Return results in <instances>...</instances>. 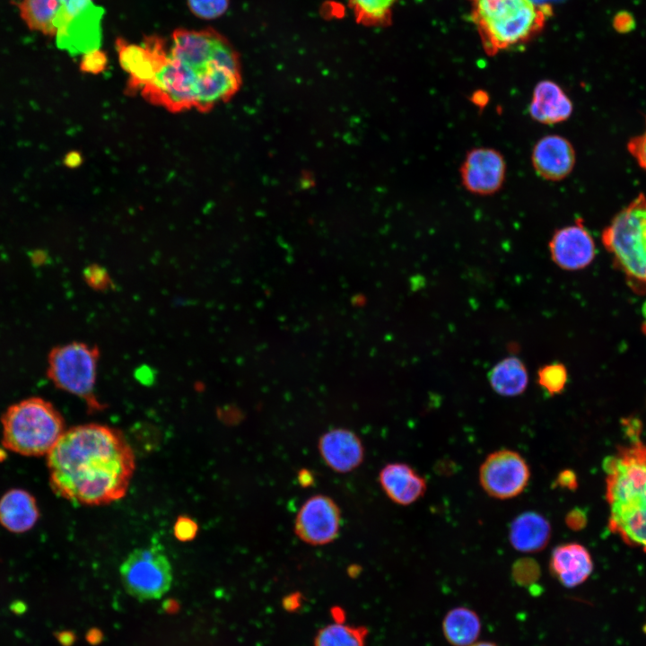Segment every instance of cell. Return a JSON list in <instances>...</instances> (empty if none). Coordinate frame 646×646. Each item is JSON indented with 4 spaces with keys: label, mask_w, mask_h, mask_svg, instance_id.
<instances>
[{
    "label": "cell",
    "mask_w": 646,
    "mask_h": 646,
    "mask_svg": "<svg viewBox=\"0 0 646 646\" xmlns=\"http://www.w3.org/2000/svg\"><path fill=\"white\" fill-rule=\"evenodd\" d=\"M52 490L70 502L103 505L127 493L135 463L119 431L90 423L64 432L47 454Z\"/></svg>",
    "instance_id": "cell-1"
},
{
    "label": "cell",
    "mask_w": 646,
    "mask_h": 646,
    "mask_svg": "<svg viewBox=\"0 0 646 646\" xmlns=\"http://www.w3.org/2000/svg\"><path fill=\"white\" fill-rule=\"evenodd\" d=\"M641 445L634 443L617 456L606 458L603 469L607 474L610 529L628 545L646 551V462Z\"/></svg>",
    "instance_id": "cell-2"
},
{
    "label": "cell",
    "mask_w": 646,
    "mask_h": 646,
    "mask_svg": "<svg viewBox=\"0 0 646 646\" xmlns=\"http://www.w3.org/2000/svg\"><path fill=\"white\" fill-rule=\"evenodd\" d=\"M470 17L488 56L525 44L537 36L552 6L537 0H467Z\"/></svg>",
    "instance_id": "cell-3"
},
{
    "label": "cell",
    "mask_w": 646,
    "mask_h": 646,
    "mask_svg": "<svg viewBox=\"0 0 646 646\" xmlns=\"http://www.w3.org/2000/svg\"><path fill=\"white\" fill-rule=\"evenodd\" d=\"M601 240L629 288L646 294V196L640 193L603 230Z\"/></svg>",
    "instance_id": "cell-4"
},
{
    "label": "cell",
    "mask_w": 646,
    "mask_h": 646,
    "mask_svg": "<svg viewBox=\"0 0 646 646\" xmlns=\"http://www.w3.org/2000/svg\"><path fill=\"white\" fill-rule=\"evenodd\" d=\"M1 422L4 446L24 456L48 454L65 432L62 415L41 397L12 405Z\"/></svg>",
    "instance_id": "cell-5"
},
{
    "label": "cell",
    "mask_w": 646,
    "mask_h": 646,
    "mask_svg": "<svg viewBox=\"0 0 646 646\" xmlns=\"http://www.w3.org/2000/svg\"><path fill=\"white\" fill-rule=\"evenodd\" d=\"M98 351L86 344L71 343L57 346L48 356V375L59 388L78 396L94 408H100L94 397Z\"/></svg>",
    "instance_id": "cell-6"
},
{
    "label": "cell",
    "mask_w": 646,
    "mask_h": 646,
    "mask_svg": "<svg viewBox=\"0 0 646 646\" xmlns=\"http://www.w3.org/2000/svg\"><path fill=\"white\" fill-rule=\"evenodd\" d=\"M126 591L140 600L162 598L172 582L169 558L157 545L133 550L119 568Z\"/></svg>",
    "instance_id": "cell-7"
},
{
    "label": "cell",
    "mask_w": 646,
    "mask_h": 646,
    "mask_svg": "<svg viewBox=\"0 0 646 646\" xmlns=\"http://www.w3.org/2000/svg\"><path fill=\"white\" fill-rule=\"evenodd\" d=\"M196 85V72L169 52L165 64L141 92L150 102L179 112L195 108Z\"/></svg>",
    "instance_id": "cell-8"
},
{
    "label": "cell",
    "mask_w": 646,
    "mask_h": 646,
    "mask_svg": "<svg viewBox=\"0 0 646 646\" xmlns=\"http://www.w3.org/2000/svg\"><path fill=\"white\" fill-rule=\"evenodd\" d=\"M530 478L529 467L517 451L502 449L492 452L482 463L479 481L490 496L506 500L520 494Z\"/></svg>",
    "instance_id": "cell-9"
},
{
    "label": "cell",
    "mask_w": 646,
    "mask_h": 646,
    "mask_svg": "<svg viewBox=\"0 0 646 646\" xmlns=\"http://www.w3.org/2000/svg\"><path fill=\"white\" fill-rule=\"evenodd\" d=\"M116 48L121 67L129 74L128 89L141 90L149 83L169 57L165 41L157 35L144 36L142 44L118 39Z\"/></svg>",
    "instance_id": "cell-10"
},
{
    "label": "cell",
    "mask_w": 646,
    "mask_h": 646,
    "mask_svg": "<svg viewBox=\"0 0 646 646\" xmlns=\"http://www.w3.org/2000/svg\"><path fill=\"white\" fill-rule=\"evenodd\" d=\"M341 512L330 497L317 494L310 497L297 512L294 532L303 542L311 546L331 543L338 535Z\"/></svg>",
    "instance_id": "cell-11"
},
{
    "label": "cell",
    "mask_w": 646,
    "mask_h": 646,
    "mask_svg": "<svg viewBox=\"0 0 646 646\" xmlns=\"http://www.w3.org/2000/svg\"><path fill=\"white\" fill-rule=\"evenodd\" d=\"M93 4L92 0H22L18 8L30 30L57 37Z\"/></svg>",
    "instance_id": "cell-12"
},
{
    "label": "cell",
    "mask_w": 646,
    "mask_h": 646,
    "mask_svg": "<svg viewBox=\"0 0 646 646\" xmlns=\"http://www.w3.org/2000/svg\"><path fill=\"white\" fill-rule=\"evenodd\" d=\"M506 176L503 155L489 147H477L468 151L460 167L461 181L473 194L489 196L502 187Z\"/></svg>",
    "instance_id": "cell-13"
},
{
    "label": "cell",
    "mask_w": 646,
    "mask_h": 646,
    "mask_svg": "<svg viewBox=\"0 0 646 646\" xmlns=\"http://www.w3.org/2000/svg\"><path fill=\"white\" fill-rule=\"evenodd\" d=\"M549 249L553 261L570 271L588 266L596 254L594 240L581 219L573 225L556 230L549 242Z\"/></svg>",
    "instance_id": "cell-14"
},
{
    "label": "cell",
    "mask_w": 646,
    "mask_h": 646,
    "mask_svg": "<svg viewBox=\"0 0 646 646\" xmlns=\"http://www.w3.org/2000/svg\"><path fill=\"white\" fill-rule=\"evenodd\" d=\"M575 150L571 142L558 135L540 138L533 147L531 162L537 174L544 179L559 181L573 170Z\"/></svg>",
    "instance_id": "cell-15"
},
{
    "label": "cell",
    "mask_w": 646,
    "mask_h": 646,
    "mask_svg": "<svg viewBox=\"0 0 646 646\" xmlns=\"http://www.w3.org/2000/svg\"><path fill=\"white\" fill-rule=\"evenodd\" d=\"M319 450L325 463L338 473L353 471L364 458L361 439L354 432L343 428L325 432L319 438Z\"/></svg>",
    "instance_id": "cell-16"
},
{
    "label": "cell",
    "mask_w": 646,
    "mask_h": 646,
    "mask_svg": "<svg viewBox=\"0 0 646 646\" xmlns=\"http://www.w3.org/2000/svg\"><path fill=\"white\" fill-rule=\"evenodd\" d=\"M380 484L388 497L400 505H409L425 493V479L406 463L387 464L380 472Z\"/></svg>",
    "instance_id": "cell-17"
},
{
    "label": "cell",
    "mask_w": 646,
    "mask_h": 646,
    "mask_svg": "<svg viewBox=\"0 0 646 646\" xmlns=\"http://www.w3.org/2000/svg\"><path fill=\"white\" fill-rule=\"evenodd\" d=\"M551 573L566 588L583 583L593 570L589 551L578 543H567L556 546L551 554Z\"/></svg>",
    "instance_id": "cell-18"
},
{
    "label": "cell",
    "mask_w": 646,
    "mask_h": 646,
    "mask_svg": "<svg viewBox=\"0 0 646 646\" xmlns=\"http://www.w3.org/2000/svg\"><path fill=\"white\" fill-rule=\"evenodd\" d=\"M528 109L535 121L554 125L567 120L572 113L573 105L559 84L543 80L533 90Z\"/></svg>",
    "instance_id": "cell-19"
},
{
    "label": "cell",
    "mask_w": 646,
    "mask_h": 646,
    "mask_svg": "<svg viewBox=\"0 0 646 646\" xmlns=\"http://www.w3.org/2000/svg\"><path fill=\"white\" fill-rule=\"evenodd\" d=\"M551 534V525L546 518L536 511H525L511 521L509 539L517 551L537 553L547 546Z\"/></svg>",
    "instance_id": "cell-20"
},
{
    "label": "cell",
    "mask_w": 646,
    "mask_h": 646,
    "mask_svg": "<svg viewBox=\"0 0 646 646\" xmlns=\"http://www.w3.org/2000/svg\"><path fill=\"white\" fill-rule=\"evenodd\" d=\"M39 517L36 500L25 490L11 489L0 499V524L11 532L30 530Z\"/></svg>",
    "instance_id": "cell-21"
},
{
    "label": "cell",
    "mask_w": 646,
    "mask_h": 646,
    "mask_svg": "<svg viewBox=\"0 0 646 646\" xmlns=\"http://www.w3.org/2000/svg\"><path fill=\"white\" fill-rule=\"evenodd\" d=\"M481 620L472 609L458 607L445 615L441 627L446 641L452 646H469L481 633Z\"/></svg>",
    "instance_id": "cell-22"
},
{
    "label": "cell",
    "mask_w": 646,
    "mask_h": 646,
    "mask_svg": "<svg viewBox=\"0 0 646 646\" xmlns=\"http://www.w3.org/2000/svg\"><path fill=\"white\" fill-rule=\"evenodd\" d=\"M488 379L497 394L507 397L521 394L528 380L524 363L516 357H508L499 362L490 371Z\"/></svg>",
    "instance_id": "cell-23"
},
{
    "label": "cell",
    "mask_w": 646,
    "mask_h": 646,
    "mask_svg": "<svg viewBox=\"0 0 646 646\" xmlns=\"http://www.w3.org/2000/svg\"><path fill=\"white\" fill-rule=\"evenodd\" d=\"M368 633L363 625L334 622L318 631L314 646H366Z\"/></svg>",
    "instance_id": "cell-24"
},
{
    "label": "cell",
    "mask_w": 646,
    "mask_h": 646,
    "mask_svg": "<svg viewBox=\"0 0 646 646\" xmlns=\"http://www.w3.org/2000/svg\"><path fill=\"white\" fill-rule=\"evenodd\" d=\"M397 0H349L357 22L384 27L391 22L392 8Z\"/></svg>",
    "instance_id": "cell-25"
},
{
    "label": "cell",
    "mask_w": 646,
    "mask_h": 646,
    "mask_svg": "<svg viewBox=\"0 0 646 646\" xmlns=\"http://www.w3.org/2000/svg\"><path fill=\"white\" fill-rule=\"evenodd\" d=\"M567 379V370L560 362L546 364L537 372L538 384L552 396L563 390Z\"/></svg>",
    "instance_id": "cell-26"
},
{
    "label": "cell",
    "mask_w": 646,
    "mask_h": 646,
    "mask_svg": "<svg viewBox=\"0 0 646 646\" xmlns=\"http://www.w3.org/2000/svg\"><path fill=\"white\" fill-rule=\"evenodd\" d=\"M188 5L196 16L211 20L223 15L229 7L230 0H187Z\"/></svg>",
    "instance_id": "cell-27"
},
{
    "label": "cell",
    "mask_w": 646,
    "mask_h": 646,
    "mask_svg": "<svg viewBox=\"0 0 646 646\" xmlns=\"http://www.w3.org/2000/svg\"><path fill=\"white\" fill-rule=\"evenodd\" d=\"M511 573L518 584L528 585L539 578L540 567L534 559L524 557L513 563Z\"/></svg>",
    "instance_id": "cell-28"
},
{
    "label": "cell",
    "mask_w": 646,
    "mask_h": 646,
    "mask_svg": "<svg viewBox=\"0 0 646 646\" xmlns=\"http://www.w3.org/2000/svg\"><path fill=\"white\" fill-rule=\"evenodd\" d=\"M107 65V55L99 48L83 54L80 62V69L82 72L96 74L103 72Z\"/></svg>",
    "instance_id": "cell-29"
},
{
    "label": "cell",
    "mask_w": 646,
    "mask_h": 646,
    "mask_svg": "<svg viewBox=\"0 0 646 646\" xmlns=\"http://www.w3.org/2000/svg\"><path fill=\"white\" fill-rule=\"evenodd\" d=\"M627 150L639 166L646 170V128L643 133L630 138L627 142Z\"/></svg>",
    "instance_id": "cell-30"
},
{
    "label": "cell",
    "mask_w": 646,
    "mask_h": 646,
    "mask_svg": "<svg viewBox=\"0 0 646 646\" xmlns=\"http://www.w3.org/2000/svg\"><path fill=\"white\" fill-rule=\"evenodd\" d=\"M196 523L188 517H179L174 526V534L180 541H188L196 537Z\"/></svg>",
    "instance_id": "cell-31"
},
{
    "label": "cell",
    "mask_w": 646,
    "mask_h": 646,
    "mask_svg": "<svg viewBox=\"0 0 646 646\" xmlns=\"http://www.w3.org/2000/svg\"><path fill=\"white\" fill-rule=\"evenodd\" d=\"M587 522V514L581 508H574L571 510L565 517V523L567 527L574 531H579L584 528Z\"/></svg>",
    "instance_id": "cell-32"
},
{
    "label": "cell",
    "mask_w": 646,
    "mask_h": 646,
    "mask_svg": "<svg viewBox=\"0 0 646 646\" xmlns=\"http://www.w3.org/2000/svg\"><path fill=\"white\" fill-rule=\"evenodd\" d=\"M555 484L561 488L574 491L578 488L577 476L572 469H563L558 474Z\"/></svg>",
    "instance_id": "cell-33"
},
{
    "label": "cell",
    "mask_w": 646,
    "mask_h": 646,
    "mask_svg": "<svg viewBox=\"0 0 646 646\" xmlns=\"http://www.w3.org/2000/svg\"><path fill=\"white\" fill-rule=\"evenodd\" d=\"M624 432L634 443L640 442L639 436L642 423L637 418L624 419Z\"/></svg>",
    "instance_id": "cell-34"
},
{
    "label": "cell",
    "mask_w": 646,
    "mask_h": 646,
    "mask_svg": "<svg viewBox=\"0 0 646 646\" xmlns=\"http://www.w3.org/2000/svg\"><path fill=\"white\" fill-rule=\"evenodd\" d=\"M301 605V595L300 593L289 594L283 599V607L286 611H295Z\"/></svg>",
    "instance_id": "cell-35"
},
{
    "label": "cell",
    "mask_w": 646,
    "mask_h": 646,
    "mask_svg": "<svg viewBox=\"0 0 646 646\" xmlns=\"http://www.w3.org/2000/svg\"><path fill=\"white\" fill-rule=\"evenodd\" d=\"M470 100L476 106L484 108L489 100V96L486 92L478 90L473 92Z\"/></svg>",
    "instance_id": "cell-36"
},
{
    "label": "cell",
    "mask_w": 646,
    "mask_h": 646,
    "mask_svg": "<svg viewBox=\"0 0 646 646\" xmlns=\"http://www.w3.org/2000/svg\"><path fill=\"white\" fill-rule=\"evenodd\" d=\"M82 162V156L77 152L69 153L65 158V163L68 167H76Z\"/></svg>",
    "instance_id": "cell-37"
},
{
    "label": "cell",
    "mask_w": 646,
    "mask_h": 646,
    "mask_svg": "<svg viewBox=\"0 0 646 646\" xmlns=\"http://www.w3.org/2000/svg\"><path fill=\"white\" fill-rule=\"evenodd\" d=\"M10 610L14 615H21L27 611V605L22 600H15L10 605Z\"/></svg>",
    "instance_id": "cell-38"
},
{
    "label": "cell",
    "mask_w": 646,
    "mask_h": 646,
    "mask_svg": "<svg viewBox=\"0 0 646 646\" xmlns=\"http://www.w3.org/2000/svg\"><path fill=\"white\" fill-rule=\"evenodd\" d=\"M299 481L301 485H308L310 484L313 481L311 475L307 470H301L299 475Z\"/></svg>",
    "instance_id": "cell-39"
},
{
    "label": "cell",
    "mask_w": 646,
    "mask_h": 646,
    "mask_svg": "<svg viewBox=\"0 0 646 646\" xmlns=\"http://www.w3.org/2000/svg\"><path fill=\"white\" fill-rule=\"evenodd\" d=\"M58 641L65 646L69 645L72 642L73 636L69 633H59L57 634Z\"/></svg>",
    "instance_id": "cell-40"
},
{
    "label": "cell",
    "mask_w": 646,
    "mask_h": 646,
    "mask_svg": "<svg viewBox=\"0 0 646 646\" xmlns=\"http://www.w3.org/2000/svg\"><path fill=\"white\" fill-rule=\"evenodd\" d=\"M469 646H498V645L492 642H486V641L478 642V641H476V642L470 644Z\"/></svg>",
    "instance_id": "cell-41"
},
{
    "label": "cell",
    "mask_w": 646,
    "mask_h": 646,
    "mask_svg": "<svg viewBox=\"0 0 646 646\" xmlns=\"http://www.w3.org/2000/svg\"><path fill=\"white\" fill-rule=\"evenodd\" d=\"M641 450H642V458H643L644 461L646 462V446H644L642 443L641 445Z\"/></svg>",
    "instance_id": "cell-42"
}]
</instances>
